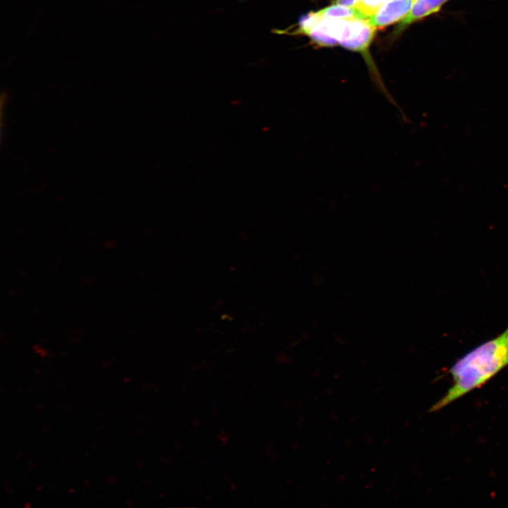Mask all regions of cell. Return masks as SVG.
I'll return each mask as SVG.
<instances>
[{
    "label": "cell",
    "mask_w": 508,
    "mask_h": 508,
    "mask_svg": "<svg viewBox=\"0 0 508 508\" xmlns=\"http://www.w3.org/2000/svg\"><path fill=\"white\" fill-rule=\"evenodd\" d=\"M508 365V327L497 337L477 346L449 368L452 385L429 410L435 412L480 387Z\"/></svg>",
    "instance_id": "obj_1"
},
{
    "label": "cell",
    "mask_w": 508,
    "mask_h": 508,
    "mask_svg": "<svg viewBox=\"0 0 508 508\" xmlns=\"http://www.w3.org/2000/svg\"><path fill=\"white\" fill-rule=\"evenodd\" d=\"M413 1V0H392L368 20L376 28L401 21L409 13Z\"/></svg>",
    "instance_id": "obj_2"
},
{
    "label": "cell",
    "mask_w": 508,
    "mask_h": 508,
    "mask_svg": "<svg viewBox=\"0 0 508 508\" xmlns=\"http://www.w3.org/2000/svg\"><path fill=\"white\" fill-rule=\"evenodd\" d=\"M449 1L413 0L409 13L399 22L395 33L399 34L409 25L440 12L442 7Z\"/></svg>",
    "instance_id": "obj_3"
},
{
    "label": "cell",
    "mask_w": 508,
    "mask_h": 508,
    "mask_svg": "<svg viewBox=\"0 0 508 508\" xmlns=\"http://www.w3.org/2000/svg\"><path fill=\"white\" fill-rule=\"evenodd\" d=\"M390 1L392 0H356L352 8L358 17L369 19Z\"/></svg>",
    "instance_id": "obj_4"
},
{
    "label": "cell",
    "mask_w": 508,
    "mask_h": 508,
    "mask_svg": "<svg viewBox=\"0 0 508 508\" xmlns=\"http://www.w3.org/2000/svg\"><path fill=\"white\" fill-rule=\"evenodd\" d=\"M318 11L321 16L328 18H349L358 17L352 8L338 4H333Z\"/></svg>",
    "instance_id": "obj_5"
},
{
    "label": "cell",
    "mask_w": 508,
    "mask_h": 508,
    "mask_svg": "<svg viewBox=\"0 0 508 508\" xmlns=\"http://www.w3.org/2000/svg\"><path fill=\"white\" fill-rule=\"evenodd\" d=\"M356 0H334V4L353 8Z\"/></svg>",
    "instance_id": "obj_6"
},
{
    "label": "cell",
    "mask_w": 508,
    "mask_h": 508,
    "mask_svg": "<svg viewBox=\"0 0 508 508\" xmlns=\"http://www.w3.org/2000/svg\"><path fill=\"white\" fill-rule=\"evenodd\" d=\"M30 507V504L28 502H27L26 504L25 505V507Z\"/></svg>",
    "instance_id": "obj_7"
},
{
    "label": "cell",
    "mask_w": 508,
    "mask_h": 508,
    "mask_svg": "<svg viewBox=\"0 0 508 508\" xmlns=\"http://www.w3.org/2000/svg\"><path fill=\"white\" fill-rule=\"evenodd\" d=\"M74 492V489H71L69 491V492Z\"/></svg>",
    "instance_id": "obj_8"
}]
</instances>
